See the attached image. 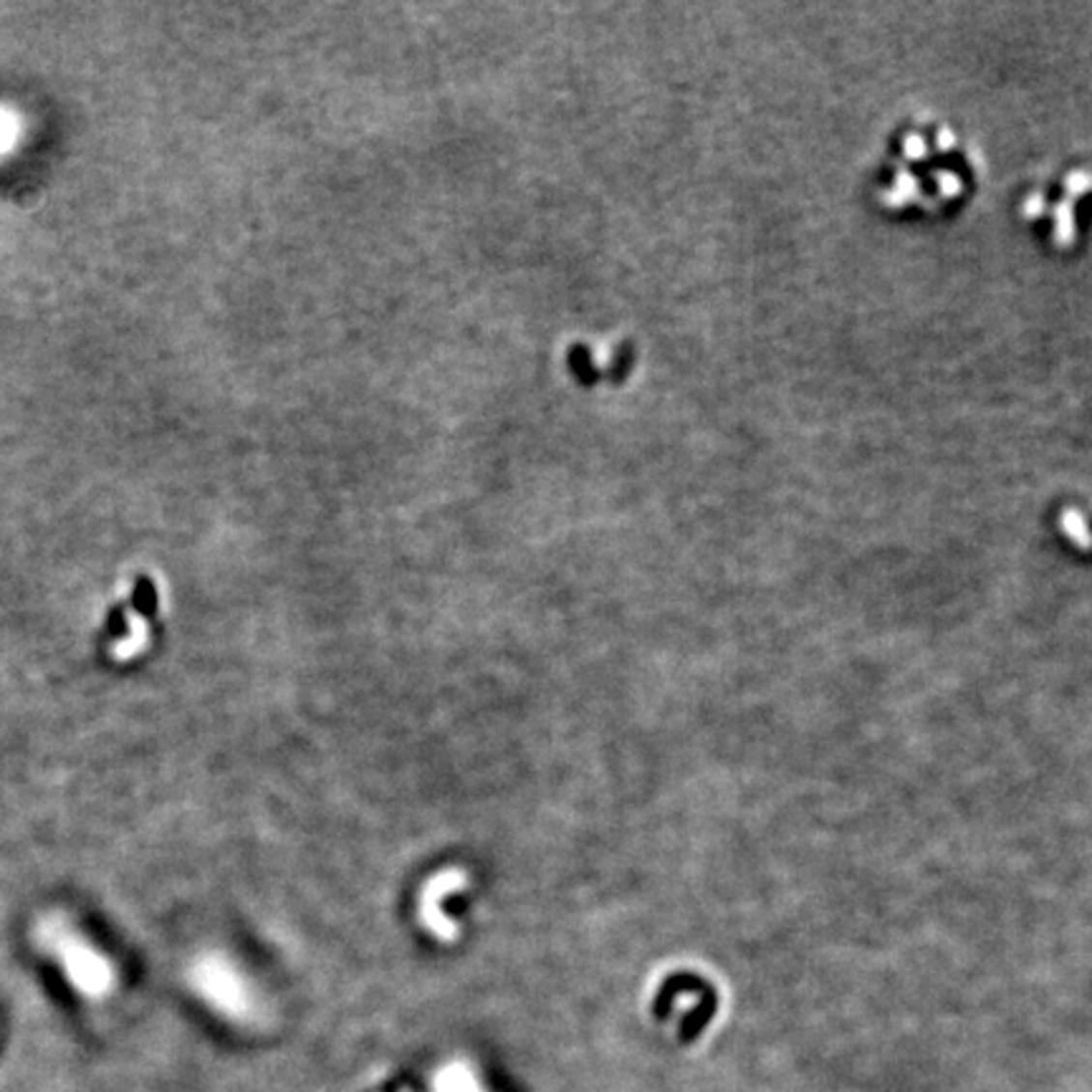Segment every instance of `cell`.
Instances as JSON below:
<instances>
[{"label":"cell","instance_id":"3957f363","mask_svg":"<svg viewBox=\"0 0 1092 1092\" xmlns=\"http://www.w3.org/2000/svg\"><path fill=\"white\" fill-rule=\"evenodd\" d=\"M567 365H570L572 377L582 387H595V382L602 377L600 367L595 362V354H592L589 347H584L582 341L572 344L570 352H567Z\"/></svg>","mask_w":1092,"mask_h":1092},{"label":"cell","instance_id":"277c9868","mask_svg":"<svg viewBox=\"0 0 1092 1092\" xmlns=\"http://www.w3.org/2000/svg\"><path fill=\"white\" fill-rule=\"evenodd\" d=\"M438 1087L440 1092H481L473 1075L468 1070H460V1067H453L445 1075H440Z\"/></svg>","mask_w":1092,"mask_h":1092},{"label":"cell","instance_id":"5b68a950","mask_svg":"<svg viewBox=\"0 0 1092 1092\" xmlns=\"http://www.w3.org/2000/svg\"><path fill=\"white\" fill-rule=\"evenodd\" d=\"M630 369H633V344L625 341L615 352V357H612V365L607 367L605 377H609L612 382H620L625 374H630Z\"/></svg>","mask_w":1092,"mask_h":1092},{"label":"cell","instance_id":"7a4b0ae2","mask_svg":"<svg viewBox=\"0 0 1092 1092\" xmlns=\"http://www.w3.org/2000/svg\"><path fill=\"white\" fill-rule=\"evenodd\" d=\"M26 139V119L15 106L0 104V160L11 158Z\"/></svg>","mask_w":1092,"mask_h":1092},{"label":"cell","instance_id":"6da1fadb","mask_svg":"<svg viewBox=\"0 0 1092 1092\" xmlns=\"http://www.w3.org/2000/svg\"><path fill=\"white\" fill-rule=\"evenodd\" d=\"M125 620H127V625H130V635H127V637H122V640H114L109 645V658H111V661H117V663H127V661H132V658H137V655L142 653L144 648H147V640H150V630H147V622H144V617L139 615V612H134V609H127Z\"/></svg>","mask_w":1092,"mask_h":1092}]
</instances>
